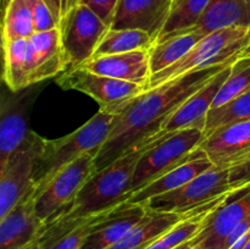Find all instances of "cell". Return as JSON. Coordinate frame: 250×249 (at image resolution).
Instances as JSON below:
<instances>
[{
	"label": "cell",
	"instance_id": "1",
	"mask_svg": "<svg viewBox=\"0 0 250 249\" xmlns=\"http://www.w3.org/2000/svg\"><path fill=\"white\" fill-rule=\"evenodd\" d=\"M226 67L214 66L190 71L127 102L115 117L105 143L95 154V171L106 167L143 139L161 132L168 117L188 98Z\"/></svg>",
	"mask_w": 250,
	"mask_h": 249
},
{
	"label": "cell",
	"instance_id": "2",
	"mask_svg": "<svg viewBox=\"0 0 250 249\" xmlns=\"http://www.w3.org/2000/svg\"><path fill=\"white\" fill-rule=\"evenodd\" d=\"M168 132H159L139 142L119 159L98 171L77 197L60 212L71 216H88L99 214L128 199L134 170L139 159L146 150L160 142Z\"/></svg>",
	"mask_w": 250,
	"mask_h": 249
},
{
	"label": "cell",
	"instance_id": "3",
	"mask_svg": "<svg viewBox=\"0 0 250 249\" xmlns=\"http://www.w3.org/2000/svg\"><path fill=\"white\" fill-rule=\"evenodd\" d=\"M120 107H100L99 111L72 133L58 139H46L37 160L33 175L36 193L41 192L63 167L87 153H95L105 143Z\"/></svg>",
	"mask_w": 250,
	"mask_h": 249
},
{
	"label": "cell",
	"instance_id": "4",
	"mask_svg": "<svg viewBox=\"0 0 250 249\" xmlns=\"http://www.w3.org/2000/svg\"><path fill=\"white\" fill-rule=\"evenodd\" d=\"M250 54V29L225 28L200 39L180 61L150 77L146 90L176 80L194 70L233 65Z\"/></svg>",
	"mask_w": 250,
	"mask_h": 249
},
{
	"label": "cell",
	"instance_id": "5",
	"mask_svg": "<svg viewBox=\"0 0 250 249\" xmlns=\"http://www.w3.org/2000/svg\"><path fill=\"white\" fill-rule=\"evenodd\" d=\"M204 138V132L198 128L168 132L139 159L134 170L129 197L187 160L193 151L199 148Z\"/></svg>",
	"mask_w": 250,
	"mask_h": 249
},
{
	"label": "cell",
	"instance_id": "6",
	"mask_svg": "<svg viewBox=\"0 0 250 249\" xmlns=\"http://www.w3.org/2000/svg\"><path fill=\"white\" fill-rule=\"evenodd\" d=\"M225 194H233L229 185V168L212 166L182 187L156 195L143 205L148 211L186 214Z\"/></svg>",
	"mask_w": 250,
	"mask_h": 249
},
{
	"label": "cell",
	"instance_id": "7",
	"mask_svg": "<svg viewBox=\"0 0 250 249\" xmlns=\"http://www.w3.org/2000/svg\"><path fill=\"white\" fill-rule=\"evenodd\" d=\"M63 54L70 67H77L94 56L110 26L89 6L77 4L59 24Z\"/></svg>",
	"mask_w": 250,
	"mask_h": 249
},
{
	"label": "cell",
	"instance_id": "8",
	"mask_svg": "<svg viewBox=\"0 0 250 249\" xmlns=\"http://www.w3.org/2000/svg\"><path fill=\"white\" fill-rule=\"evenodd\" d=\"M45 141L32 131L26 141L0 166V219L9 214L33 188L34 168Z\"/></svg>",
	"mask_w": 250,
	"mask_h": 249
},
{
	"label": "cell",
	"instance_id": "9",
	"mask_svg": "<svg viewBox=\"0 0 250 249\" xmlns=\"http://www.w3.org/2000/svg\"><path fill=\"white\" fill-rule=\"evenodd\" d=\"M95 153H87L63 167L50 182L36 193V211L45 224L71 204L88 181L97 173Z\"/></svg>",
	"mask_w": 250,
	"mask_h": 249
},
{
	"label": "cell",
	"instance_id": "10",
	"mask_svg": "<svg viewBox=\"0 0 250 249\" xmlns=\"http://www.w3.org/2000/svg\"><path fill=\"white\" fill-rule=\"evenodd\" d=\"M38 84L19 92H12L7 87L2 89L0 95V166L32 132L28 120L32 106L41 92Z\"/></svg>",
	"mask_w": 250,
	"mask_h": 249
},
{
	"label": "cell",
	"instance_id": "11",
	"mask_svg": "<svg viewBox=\"0 0 250 249\" xmlns=\"http://www.w3.org/2000/svg\"><path fill=\"white\" fill-rule=\"evenodd\" d=\"M65 90H78L89 95L100 107H120L146 92V87L106 76L97 75L82 67H70L56 78Z\"/></svg>",
	"mask_w": 250,
	"mask_h": 249
},
{
	"label": "cell",
	"instance_id": "12",
	"mask_svg": "<svg viewBox=\"0 0 250 249\" xmlns=\"http://www.w3.org/2000/svg\"><path fill=\"white\" fill-rule=\"evenodd\" d=\"M250 216V187L237 199H229L204 219L197 236L189 241L192 249H226L237 227Z\"/></svg>",
	"mask_w": 250,
	"mask_h": 249
},
{
	"label": "cell",
	"instance_id": "13",
	"mask_svg": "<svg viewBox=\"0 0 250 249\" xmlns=\"http://www.w3.org/2000/svg\"><path fill=\"white\" fill-rule=\"evenodd\" d=\"M44 222L36 211L34 187L0 219V249H23L38 241Z\"/></svg>",
	"mask_w": 250,
	"mask_h": 249
},
{
	"label": "cell",
	"instance_id": "14",
	"mask_svg": "<svg viewBox=\"0 0 250 249\" xmlns=\"http://www.w3.org/2000/svg\"><path fill=\"white\" fill-rule=\"evenodd\" d=\"M172 0H119L111 29H139L156 42L170 15Z\"/></svg>",
	"mask_w": 250,
	"mask_h": 249
},
{
	"label": "cell",
	"instance_id": "15",
	"mask_svg": "<svg viewBox=\"0 0 250 249\" xmlns=\"http://www.w3.org/2000/svg\"><path fill=\"white\" fill-rule=\"evenodd\" d=\"M232 66V65H231ZM231 66L220 71L197 93L188 98L170 117L161 132H176L187 128H198L204 132L208 114L212 109L216 95L231 72Z\"/></svg>",
	"mask_w": 250,
	"mask_h": 249
},
{
	"label": "cell",
	"instance_id": "16",
	"mask_svg": "<svg viewBox=\"0 0 250 249\" xmlns=\"http://www.w3.org/2000/svg\"><path fill=\"white\" fill-rule=\"evenodd\" d=\"M107 211L109 210L88 216H71L65 212H59L44 224L38 239L39 248L83 249L94 225Z\"/></svg>",
	"mask_w": 250,
	"mask_h": 249
},
{
	"label": "cell",
	"instance_id": "17",
	"mask_svg": "<svg viewBox=\"0 0 250 249\" xmlns=\"http://www.w3.org/2000/svg\"><path fill=\"white\" fill-rule=\"evenodd\" d=\"M146 214L144 205L124 202L110 209L90 231L83 249H107L121 241Z\"/></svg>",
	"mask_w": 250,
	"mask_h": 249
},
{
	"label": "cell",
	"instance_id": "18",
	"mask_svg": "<svg viewBox=\"0 0 250 249\" xmlns=\"http://www.w3.org/2000/svg\"><path fill=\"white\" fill-rule=\"evenodd\" d=\"M77 67H82L97 75L144 85L146 88L151 77L149 50L93 56Z\"/></svg>",
	"mask_w": 250,
	"mask_h": 249
},
{
	"label": "cell",
	"instance_id": "19",
	"mask_svg": "<svg viewBox=\"0 0 250 249\" xmlns=\"http://www.w3.org/2000/svg\"><path fill=\"white\" fill-rule=\"evenodd\" d=\"M199 148L215 166L227 167L250 148V120L225 124L204 138Z\"/></svg>",
	"mask_w": 250,
	"mask_h": 249
},
{
	"label": "cell",
	"instance_id": "20",
	"mask_svg": "<svg viewBox=\"0 0 250 249\" xmlns=\"http://www.w3.org/2000/svg\"><path fill=\"white\" fill-rule=\"evenodd\" d=\"M212 166L215 165L210 161L207 154L202 149L198 148L197 150L193 151L192 155L187 160L183 161L182 164L176 166L175 168L168 171L167 173L163 175L161 177H159L154 182L149 183L148 186L143 187L142 189L137 190L126 202L143 205L144 203H146L149 199L156 197V195L168 193L171 190L182 187L183 185L192 181L193 178L199 176L200 173L211 168Z\"/></svg>",
	"mask_w": 250,
	"mask_h": 249
},
{
	"label": "cell",
	"instance_id": "21",
	"mask_svg": "<svg viewBox=\"0 0 250 249\" xmlns=\"http://www.w3.org/2000/svg\"><path fill=\"white\" fill-rule=\"evenodd\" d=\"M4 72L2 80L12 92L28 88L37 83V67L33 45L29 38L2 42Z\"/></svg>",
	"mask_w": 250,
	"mask_h": 249
},
{
	"label": "cell",
	"instance_id": "22",
	"mask_svg": "<svg viewBox=\"0 0 250 249\" xmlns=\"http://www.w3.org/2000/svg\"><path fill=\"white\" fill-rule=\"evenodd\" d=\"M194 28L203 36L225 28L250 29V0H210Z\"/></svg>",
	"mask_w": 250,
	"mask_h": 249
},
{
	"label": "cell",
	"instance_id": "23",
	"mask_svg": "<svg viewBox=\"0 0 250 249\" xmlns=\"http://www.w3.org/2000/svg\"><path fill=\"white\" fill-rule=\"evenodd\" d=\"M37 67V83L61 75L68 68L61 44L60 29L36 32L31 37Z\"/></svg>",
	"mask_w": 250,
	"mask_h": 249
},
{
	"label": "cell",
	"instance_id": "24",
	"mask_svg": "<svg viewBox=\"0 0 250 249\" xmlns=\"http://www.w3.org/2000/svg\"><path fill=\"white\" fill-rule=\"evenodd\" d=\"M204 37L195 28H190L168 34L156 41L153 48L149 50L151 76L180 61Z\"/></svg>",
	"mask_w": 250,
	"mask_h": 249
},
{
	"label": "cell",
	"instance_id": "25",
	"mask_svg": "<svg viewBox=\"0 0 250 249\" xmlns=\"http://www.w3.org/2000/svg\"><path fill=\"white\" fill-rule=\"evenodd\" d=\"M155 41L139 29H109L95 50L94 56L114 55L137 50H150Z\"/></svg>",
	"mask_w": 250,
	"mask_h": 249
},
{
	"label": "cell",
	"instance_id": "26",
	"mask_svg": "<svg viewBox=\"0 0 250 249\" xmlns=\"http://www.w3.org/2000/svg\"><path fill=\"white\" fill-rule=\"evenodd\" d=\"M34 33L33 15L27 0H10L4 10L2 42L31 38Z\"/></svg>",
	"mask_w": 250,
	"mask_h": 249
},
{
	"label": "cell",
	"instance_id": "27",
	"mask_svg": "<svg viewBox=\"0 0 250 249\" xmlns=\"http://www.w3.org/2000/svg\"><path fill=\"white\" fill-rule=\"evenodd\" d=\"M209 2L210 0H172L168 19L156 41L168 34L194 28Z\"/></svg>",
	"mask_w": 250,
	"mask_h": 249
},
{
	"label": "cell",
	"instance_id": "28",
	"mask_svg": "<svg viewBox=\"0 0 250 249\" xmlns=\"http://www.w3.org/2000/svg\"><path fill=\"white\" fill-rule=\"evenodd\" d=\"M250 90V54L238 59L231 66V72L216 95L212 109L229 104Z\"/></svg>",
	"mask_w": 250,
	"mask_h": 249
},
{
	"label": "cell",
	"instance_id": "29",
	"mask_svg": "<svg viewBox=\"0 0 250 249\" xmlns=\"http://www.w3.org/2000/svg\"><path fill=\"white\" fill-rule=\"evenodd\" d=\"M248 120H250V90L224 106L210 110L204 134L207 137L225 124Z\"/></svg>",
	"mask_w": 250,
	"mask_h": 249
},
{
	"label": "cell",
	"instance_id": "30",
	"mask_svg": "<svg viewBox=\"0 0 250 249\" xmlns=\"http://www.w3.org/2000/svg\"><path fill=\"white\" fill-rule=\"evenodd\" d=\"M209 214L210 212H203V214L182 220L167 232L161 234L146 249H176L182 244L192 241L200 231L204 219Z\"/></svg>",
	"mask_w": 250,
	"mask_h": 249
},
{
	"label": "cell",
	"instance_id": "31",
	"mask_svg": "<svg viewBox=\"0 0 250 249\" xmlns=\"http://www.w3.org/2000/svg\"><path fill=\"white\" fill-rule=\"evenodd\" d=\"M229 168V185L233 194L250 187V148L231 161Z\"/></svg>",
	"mask_w": 250,
	"mask_h": 249
},
{
	"label": "cell",
	"instance_id": "32",
	"mask_svg": "<svg viewBox=\"0 0 250 249\" xmlns=\"http://www.w3.org/2000/svg\"><path fill=\"white\" fill-rule=\"evenodd\" d=\"M27 2L31 6L32 15H33L34 31L45 32L59 28L55 17L44 0H27Z\"/></svg>",
	"mask_w": 250,
	"mask_h": 249
},
{
	"label": "cell",
	"instance_id": "33",
	"mask_svg": "<svg viewBox=\"0 0 250 249\" xmlns=\"http://www.w3.org/2000/svg\"><path fill=\"white\" fill-rule=\"evenodd\" d=\"M80 4L89 6L95 14L99 15L104 22H106L111 27L112 19H114L115 9L119 0H78Z\"/></svg>",
	"mask_w": 250,
	"mask_h": 249
},
{
	"label": "cell",
	"instance_id": "34",
	"mask_svg": "<svg viewBox=\"0 0 250 249\" xmlns=\"http://www.w3.org/2000/svg\"><path fill=\"white\" fill-rule=\"evenodd\" d=\"M44 1H45V4L50 9L51 14L55 17L56 22H58V26L60 24V22L62 21V19L68 11L73 6L80 4L78 0H44Z\"/></svg>",
	"mask_w": 250,
	"mask_h": 249
},
{
	"label": "cell",
	"instance_id": "35",
	"mask_svg": "<svg viewBox=\"0 0 250 249\" xmlns=\"http://www.w3.org/2000/svg\"><path fill=\"white\" fill-rule=\"evenodd\" d=\"M23 249H41V248H39L38 241H36V242H33V243L29 244V246H27L26 248H23Z\"/></svg>",
	"mask_w": 250,
	"mask_h": 249
},
{
	"label": "cell",
	"instance_id": "36",
	"mask_svg": "<svg viewBox=\"0 0 250 249\" xmlns=\"http://www.w3.org/2000/svg\"><path fill=\"white\" fill-rule=\"evenodd\" d=\"M10 0H0V2H1V9H2V12H4V10L6 9L7 4H9Z\"/></svg>",
	"mask_w": 250,
	"mask_h": 249
},
{
	"label": "cell",
	"instance_id": "37",
	"mask_svg": "<svg viewBox=\"0 0 250 249\" xmlns=\"http://www.w3.org/2000/svg\"><path fill=\"white\" fill-rule=\"evenodd\" d=\"M176 249H192V248H190L189 242H187V243L182 244V246H180V247H178V248H176Z\"/></svg>",
	"mask_w": 250,
	"mask_h": 249
},
{
	"label": "cell",
	"instance_id": "38",
	"mask_svg": "<svg viewBox=\"0 0 250 249\" xmlns=\"http://www.w3.org/2000/svg\"><path fill=\"white\" fill-rule=\"evenodd\" d=\"M243 249H250V239H249V241H248V243L246 244V247H244Z\"/></svg>",
	"mask_w": 250,
	"mask_h": 249
}]
</instances>
